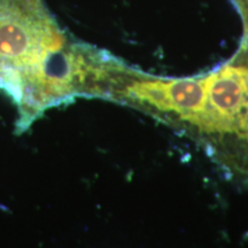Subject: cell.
Wrapping results in <instances>:
<instances>
[{
	"label": "cell",
	"mask_w": 248,
	"mask_h": 248,
	"mask_svg": "<svg viewBox=\"0 0 248 248\" xmlns=\"http://www.w3.org/2000/svg\"><path fill=\"white\" fill-rule=\"evenodd\" d=\"M71 42L44 0H0V88L15 102Z\"/></svg>",
	"instance_id": "6da1fadb"
},
{
	"label": "cell",
	"mask_w": 248,
	"mask_h": 248,
	"mask_svg": "<svg viewBox=\"0 0 248 248\" xmlns=\"http://www.w3.org/2000/svg\"><path fill=\"white\" fill-rule=\"evenodd\" d=\"M233 2L239 9L241 17L244 20L245 26V33L248 35V0H233Z\"/></svg>",
	"instance_id": "7a4b0ae2"
}]
</instances>
